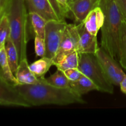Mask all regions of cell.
I'll return each mask as SVG.
<instances>
[{
    "instance_id": "1",
    "label": "cell",
    "mask_w": 126,
    "mask_h": 126,
    "mask_svg": "<svg viewBox=\"0 0 126 126\" xmlns=\"http://www.w3.org/2000/svg\"><path fill=\"white\" fill-rule=\"evenodd\" d=\"M32 107L55 105H68L73 103H86L82 95L70 87L60 88L49 84L43 77L35 84H18L15 86Z\"/></svg>"
},
{
    "instance_id": "2",
    "label": "cell",
    "mask_w": 126,
    "mask_h": 126,
    "mask_svg": "<svg viewBox=\"0 0 126 126\" xmlns=\"http://www.w3.org/2000/svg\"><path fill=\"white\" fill-rule=\"evenodd\" d=\"M100 6L105 14L104 23L101 28V47L118 60L121 28L124 17L116 0H101Z\"/></svg>"
},
{
    "instance_id": "3",
    "label": "cell",
    "mask_w": 126,
    "mask_h": 126,
    "mask_svg": "<svg viewBox=\"0 0 126 126\" xmlns=\"http://www.w3.org/2000/svg\"><path fill=\"white\" fill-rule=\"evenodd\" d=\"M6 15L10 28L9 37L18 52L19 62L27 58L29 40L28 12L25 0H9Z\"/></svg>"
},
{
    "instance_id": "4",
    "label": "cell",
    "mask_w": 126,
    "mask_h": 126,
    "mask_svg": "<svg viewBox=\"0 0 126 126\" xmlns=\"http://www.w3.org/2000/svg\"><path fill=\"white\" fill-rule=\"evenodd\" d=\"M79 54L78 68L80 71L95 84L98 91L110 94H113L114 85L106 76L95 54Z\"/></svg>"
},
{
    "instance_id": "5",
    "label": "cell",
    "mask_w": 126,
    "mask_h": 126,
    "mask_svg": "<svg viewBox=\"0 0 126 126\" xmlns=\"http://www.w3.org/2000/svg\"><path fill=\"white\" fill-rule=\"evenodd\" d=\"M66 25L65 20H51L47 22L44 36L46 46L45 57L52 59L55 56Z\"/></svg>"
},
{
    "instance_id": "6",
    "label": "cell",
    "mask_w": 126,
    "mask_h": 126,
    "mask_svg": "<svg viewBox=\"0 0 126 126\" xmlns=\"http://www.w3.org/2000/svg\"><path fill=\"white\" fill-rule=\"evenodd\" d=\"M95 55L108 79L113 85L119 86L121 82L126 76L120 63L102 47H99Z\"/></svg>"
},
{
    "instance_id": "7",
    "label": "cell",
    "mask_w": 126,
    "mask_h": 126,
    "mask_svg": "<svg viewBox=\"0 0 126 126\" xmlns=\"http://www.w3.org/2000/svg\"><path fill=\"white\" fill-rule=\"evenodd\" d=\"M0 105L31 107L16 87L4 78L0 71Z\"/></svg>"
},
{
    "instance_id": "8",
    "label": "cell",
    "mask_w": 126,
    "mask_h": 126,
    "mask_svg": "<svg viewBox=\"0 0 126 126\" xmlns=\"http://www.w3.org/2000/svg\"><path fill=\"white\" fill-rule=\"evenodd\" d=\"M79 33L76 23H67L57 53L52 59L54 65L70 53L78 51Z\"/></svg>"
},
{
    "instance_id": "9",
    "label": "cell",
    "mask_w": 126,
    "mask_h": 126,
    "mask_svg": "<svg viewBox=\"0 0 126 126\" xmlns=\"http://www.w3.org/2000/svg\"><path fill=\"white\" fill-rule=\"evenodd\" d=\"M101 0H73L68 4L67 18L72 19L75 23L84 22L92 10L100 6Z\"/></svg>"
},
{
    "instance_id": "10",
    "label": "cell",
    "mask_w": 126,
    "mask_h": 126,
    "mask_svg": "<svg viewBox=\"0 0 126 126\" xmlns=\"http://www.w3.org/2000/svg\"><path fill=\"white\" fill-rule=\"evenodd\" d=\"M76 25L79 33L78 52L81 54L87 53L95 54L99 48L97 36L94 35L89 32L85 27L83 22Z\"/></svg>"
},
{
    "instance_id": "11",
    "label": "cell",
    "mask_w": 126,
    "mask_h": 126,
    "mask_svg": "<svg viewBox=\"0 0 126 126\" xmlns=\"http://www.w3.org/2000/svg\"><path fill=\"white\" fill-rule=\"evenodd\" d=\"M28 12H36L47 21L60 20L49 0H25Z\"/></svg>"
},
{
    "instance_id": "12",
    "label": "cell",
    "mask_w": 126,
    "mask_h": 126,
    "mask_svg": "<svg viewBox=\"0 0 126 126\" xmlns=\"http://www.w3.org/2000/svg\"><path fill=\"white\" fill-rule=\"evenodd\" d=\"M105 20V14L100 6H97L91 11L84 20L83 23L89 32L97 36L102 28Z\"/></svg>"
},
{
    "instance_id": "13",
    "label": "cell",
    "mask_w": 126,
    "mask_h": 126,
    "mask_svg": "<svg viewBox=\"0 0 126 126\" xmlns=\"http://www.w3.org/2000/svg\"><path fill=\"white\" fill-rule=\"evenodd\" d=\"M15 76L18 84H35L39 83L43 78L36 77L31 71L27 59H24L19 62L18 67Z\"/></svg>"
},
{
    "instance_id": "14",
    "label": "cell",
    "mask_w": 126,
    "mask_h": 126,
    "mask_svg": "<svg viewBox=\"0 0 126 126\" xmlns=\"http://www.w3.org/2000/svg\"><path fill=\"white\" fill-rule=\"evenodd\" d=\"M70 87L82 96L91 91H98L95 84L85 75L77 81H70Z\"/></svg>"
},
{
    "instance_id": "15",
    "label": "cell",
    "mask_w": 126,
    "mask_h": 126,
    "mask_svg": "<svg viewBox=\"0 0 126 126\" xmlns=\"http://www.w3.org/2000/svg\"><path fill=\"white\" fill-rule=\"evenodd\" d=\"M28 20L34 35L44 38L46 25L47 21L36 12H28Z\"/></svg>"
},
{
    "instance_id": "16",
    "label": "cell",
    "mask_w": 126,
    "mask_h": 126,
    "mask_svg": "<svg viewBox=\"0 0 126 126\" xmlns=\"http://www.w3.org/2000/svg\"><path fill=\"white\" fill-rule=\"evenodd\" d=\"M0 71L4 78L8 82L14 86L18 84L16 76L14 75L10 67L4 47L0 49Z\"/></svg>"
},
{
    "instance_id": "17",
    "label": "cell",
    "mask_w": 126,
    "mask_h": 126,
    "mask_svg": "<svg viewBox=\"0 0 126 126\" xmlns=\"http://www.w3.org/2000/svg\"><path fill=\"white\" fill-rule=\"evenodd\" d=\"M4 48L10 67L14 75H16V71L19 65V59L17 48L10 37H9L6 41Z\"/></svg>"
},
{
    "instance_id": "18",
    "label": "cell",
    "mask_w": 126,
    "mask_h": 126,
    "mask_svg": "<svg viewBox=\"0 0 126 126\" xmlns=\"http://www.w3.org/2000/svg\"><path fill=\"white\" fill-rule=\"evenodd\" d=\"M54 65L53 60L50 58L43 57L29 65L31 71L36 77H44L50 68Z\"/></svg>"
},
{
    "instance_id": "19",
    "label": "cell",
    "mask_w": 126,
    "mask_h": 126,
    "mask_svg": "<svg viewBox=\"0 0 126 126\" xmlns=\"http://www.w3.org/2000/svg\"><path fill=\"white\" fill-rule=\"evenodd\" d=\"M80 54L78 51H74L64 57L60 61L55 63V66L58 70L65 71L71 68H78Z\"/></svg>"
},
{
    "instance_id": "20",
    "label": "cell",
    "mask_w": 126,
    "mask_h": 126,
    "mask_svg": "<svg viewBox=\"0 0 126 126\" xmlns=\"http://www.w3.org/2000/svg\"><path fill=\"white\" fill-rule=\"evenodd\" d=\"M46 81L49 84L60 88H66L70 87V80L67 78L64 71L58 70L56 72L46 78Z\"/></svg>"
},
{
    "instance_id": "21",
    "label": "cell",
    "mask_w": 126,
    "mask_h": 126,
    "mask_svg": "<svg viewBox=\"0 0 126 126\" xmlns=\"http://www.w3.org/2000/svg\"><path fill=\"white\" fill-rule=\"evenodd\" d=\"M118 61L121 66L126 70V20L124 18L121 28Z\"/></svg>"
},
{
    "instance_id": "22",
    "label": "cell",
    "mask_w": 126,
    "mask_h": 126,
    "mask_svg": "<svg viewBox=\"0 0 126 126\" xmlns=\"http://www.w3.org/2000/svg\"><path fill=\"white\" fill-rule=\"evenodd\" d=\"M9 35V23L7 15L5 14L0 20V49L4 47L6 42Z\"/></svg>"
},
{
    "instance_id": "23",
    "label": "cell",
    "mask_w": 126,
    "mask_h": 126,
    "mask_svg": "<svg viewBox=\"0 0 126 126\" xmlns=\"http://www.w3.org/2000/svg\"><path fill=\"white\" fill-rule=\"evenodd\" d=\"M34 50L36 56L43 57H45L46 52V46L44 38L38 35L34 36Z\"/></svg>"
},
{
    "instance_id": "24",
    "label": "cell",
    "mask_w": 126,
    "mask_h": 126,
    "mask_svg": "<svg viewBox=\"0 0 126 126\" xmlns=\"http://www.w3.org/2000/svg\"><path fill=\"white\" fill-rule=\"evenodd\" d=\"M64 73L70 81H76L84 76V74L80 71L78 68L66 70L64 71Z\"/></svg>"
},
{
    "instance_id": "25",
    "label": "cell",
    "mask_w": 126,
    "mask_h": 126,
    "mask_svg": "<svg viewBox=\"0 0 126 126\" xmlns=\"http://www.w3.org/2000/svg\"><path fill=\"white\" fill-rule=\"evenodd\" d=\"M49 1L51 4L52 6L54 8L55 12H56L57 15L58 16L60 20H65V18L63 16V14L62 10L61 7H60V6L58 4V2H57L56 0H49Z\"/></svg>"
},
{
    "instance_id": "26",
    "label": "cell",
    "mask_w": 126,
    "mask_h": 126,
    "mask_svg": "<svg viewBox=\"0 0 126 126\" xmlns=\"http://www.w3.org/2000/svg\"><path fill=\"white\" fill-rule=\"evenodd\" d=\"M56 1L61 7L65 18H67L68 13V4L67 0H56Z\"/></svg>"
},
{
    "instance_id": "27",
    "label": "cell",
    "mask_w": 126,
    "mask_h": 126,
    "mask_svg": "<svg viewBox=\"0 0 126 126\" xmlns=\"http://www.w3.org/2000/svg\"><path fill=\"white\" fill-rule=\"evenodd\" d=\"M116 1L120 10L121 13L126 20V0H116Z\"/></svg>"
},
{
    "instance_id": "28",
    "label": "cell",
    "mask_w": 126,
    "mask_h": 126,
    "mask_svg": "<svg viewBox=\"0 0 126 126\" xmlns=\"http://www.w3.org/2000/svg\"><path fill=\"white\" fill-rule=\"evenodd\" d=\"M9 0H0V20L6 14Z\"/></svg>"
},
{
    "instance_id": "29",
    "label": "cell",
    "mask_w": 126,
    "mask_h": 126,
    "mask_svg": "<svg viewBox=\"0 0 126 126\" xmlns=\"http://www.w3.org/2000/svg\"><path fill=\"white\" fill-rule=\"evenodd\" d=\"M119 87H120L121 92L126 94V76L124 77L123 81L121 82L120 84H119Z\"/></svg>"
},
{
    "instance_id": "30",
    "label": "cell",
    "mask_w": 126,
    "mask_h": 126,
    "mask_svg": "<svg viewBox=\"0 0 126 126\" xmlns=\"http://www.w3.org/2000/svg\"><path fill=\"white\" fill-rule=\"evenodd\" d=\"M73 0H67V1H68V4L69 3H70V2H71V1H72Z\"/></svg>"
}]
</instances>
